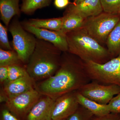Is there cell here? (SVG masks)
<instances>
[{
	"mask_svg": "<svg viewBox=\"0 0 120 120\" xmlns=\"http://www.w3.org/2000/svg\"><path fill=\"white\" fill-rule=\"evenodd\" d=\"M68 52H63L58 70L52 76L36 83V90L41 95L56 100L90 82L83 62Z\"/></svg>",
	"mask_w": 120,
	"mask_h": 120,
	"instance_id": "obj_1",
	"label": "cell"
},
{
	"mask_svg": "<svg viewBox=\"0 0 120 120\" xmlns=\"http://www.w3.org/2000/svg\"><path fill=\"white\" fill-rule=\"evenodd\" d=\"M62 52L52 43L37 38L34 50L26 65L27 73L35 83L56 73Z\"/></svg>",
	"mask_w": 120,
	"mask_h": 120,
	"instance_id": "obj_2",
	"label": "cell"
},
{
	"mask_svg": "<svg viewBox=\"0 0 120 120\" xmlns=\"http://www.w3.org/2000/svg\"><path fill=\"white\" fill-rule=\"evenodd\" d=\"M68 52L83 61L104 64L111 57L107 49L85 32L82 28L66 34Z\"/></svg>",
	"mask_w": 120,
	"mask_h": 120,
	"instance_id": "obj_3",
	"label": "cell"
},
{
	"mask_svg": "<svg viewBox=\"0 0 120 120\" xmlns=\"http://www.w3.org/2000/svg\"><path fill=\"white\" fill-rule=\"evenodd\" d=\"M84 69L90 80L104 85L120 87V55L104 64L93 61H83Z\"/></svg>",
	"mask_w": 120,
	"mask_h": 120,
	"instance_id": "obj_4",
	"label": "cell"
},
{
	"mask_svg": "<svg viewBox=\"0 0 120 120\" xmlns=\"http://www.w3.org/2000/svg\"><path fill=\"white\" fill-rule=\"evenodd\" d=\"M19 18L17 16L13 17L9 25L8 31L12 37V48L26 66L34 50L37 38L24 29Z\"/></svg>",
	"mask_w": 120,
	"mask_h": 120,
	"instance_id": "obj_5",
	"label": "cell"
},
{
	"mask_svg": "<svg viewBox=\"0 0 120 120\" xmlns=\"http://www.w3.org/2000/svg\"><path fill=\"white\" fill-rule=\"evenodd\" d=\"M120 20V15L102 12L84 20L82 28L102 45L106 42L110 33Z\"/></svg>",
	"mask_w": 120,
	"mask_h": 120,
	"instance_id": "obj_6",
	"label": "cell"
},
{
	"mask_svg": "<svg viewBox=\"0 0 120 120\" xmlns=\"http://www.w3.org/2000/svg\"><path fill=\"white\" fill-rule=\"evenodd\" d=\"M84 97L102 105H107L114 96L120 92V87L114 84L104 85L90 82L77 90Z\"/></svg>",
	"mask_w": 120,
	"mask_h": 120,
	"instance_id": "obj_7",
	"label": "cell"
},
{
	"mask_svg": "<svg viewBox=\"0 0 120 120\" xmlns=\"http://www.w3.org/2000/svg\"><path fill=\"white\" fill-rule=\"evenodd\" d=\"M41 96L36 89H33L9 99L5 103V106L19 119L26 118L30 110Z\"/></svg>",
	"mask_w": 120,
	"mask_h": 120,
	"instance_id": "obj_8",
	"label": "cell"
},
{
	"mask_svg": "<svg viewBox=\"0 0 120 120\" xmlns=\"http://www.w3.org/2000/svg\"><path fill=\"white\" fill-rule=\"evenodd\" d=\"M77 91L63 95L55 100L52 110V120H64L76 112L79 107Z\"/></svg>",
	"mask_w": 120,
	"mask_h": 120,
	"instance_id": "obj_9",
	"label": "cell"
},
{
	"mask_svg": "<svg viewBox=\"0 0 120 120\" xmlns=\"http://www.w3.org/2000/svg\"><path fill=\"white\" fill-rule=\"evenodd\" d=\"M23 28L37 38L52 43L62 52L68 51L66 35L60 31H55L29 26L24 21L21 22Z\"/></svg>",
	"mask_w": 120,
	"mask_h": 120,
	"instance_id": "obj_10",
	"label": "cell"
},
{
	"mask_svg": "<svg viewBox=\"0 0 120 120\" xmlns=\"http://www.w3.org/2000/svg\"><path fill=\"white\" fill-rule=\"evenodd\" d=\"M65 12L74 13L84 19L103 12L100 0H84L77 4L70 3Z\"/></svg>",
	"mask_w": 120,
	"mask_h": 120,
	"instance_id": "obj_11",
	"label": "cell"
},
{
	"mask_svg": "<svg viewBox=\"0 0 120 120\" xmlns=\"http://www.w3.org/2000/svg\"><path fill=\"white\" fill-rule=\"evenodd\" d=\"M35 83L27 74L18 79L8 82L1 86L8 98H11L35 89Z\"/></svg>",
	"mask_w": 120,
	"mask_h": 120,
	"instance_id": "obj_12",
	"label": "cell"
},
{
	"mask_svg": "<svg viewBox=\"0 0 120 120\" xmlns=\"http://www.w3.org/2000/svg\"><path fill=\"white\" fill-rule=\"evenodd\" d=\"M55 100L41 95L30 110L27 120H52V110Z\"/></svg>",
	"mask_w": 120,
	"mask_h": 120,
	"instance_id": "obj_13",
	"label": "cell"
},
{
	"mask_svg": "<svg viewBox=\"0 0 120 120\" xmlns=\"http://www.w3.org/2000/svg\"><path fill=\"white\" fill-rule=\"evenodd\" d=\"M19 0H0V19L8 28L13 17H20L21 12L19 7Z\"/></svg>",
	"mask_w": 120,
	"mask_h": 120,
	"instance_id": "obj_14",
	"label": "cell"
},
{
	"mask_svg": "<svg viewBox=\"0 0 120 120\" xmlns=\"http://www.w3.org/2000/svg\"><path fill=\"white\" fill-rule=\"evenodd\" d=\"M77 101L80 105L98 117L104 116L110 113L108 105H102L84 97L77 91Z\"/></svg>",
	"mask_w": 120,
	"mask_h": 120,
	"instance_id": "obj_15",
	"label": "cell"
},
{
	"mask_svg": "<svg viewBox=\"0 0 120 120\" xmlns=\"http://www.w3.org/2000/svg\"><path fill=\"white\" fill-rule=\"evenodd\" d=\"M24 22L29 26L37 28L60 31L62 27V17L48 19H31Z\"/></svg>",
	"mask_w": 120,
	"mask_h": 120,
	"instance_id": "obj_16",
	"label": "cell"
},
{
	"mask_svg": "<svg viewBox=\"0 0 120 120\" xmlns=\"http://www.w3.org/2000/svg\"><path fill=\"white\" fill-rule=\"evenodd\" d=\"M62 17V27L60 31L65 35L68 32L81 28L85 19L76 14L65 12Z\"/></svg>",
	"mask_w": 120,
	"mask_h": 120,
	"instance_id": "obj_17",
	"label": "cell"
},
{
	"mask_svg": "<svg viewBox=\"0 0 120 120\" xmlns=\"http://www.w3.org/2000/svg\"><path fill=\"white\" fill-rule=\"evenodd\" d=\"M106 44L111 57L120 55V20L110 33Z\"/></svg>",
	"mask_w": 120,
	"mask_h": 120,
	"instance_id": "obj_18",
	"label": "cell"
},
{
	"mask_svg": "<svg viewBox=\"0 0 120 120\" xmlns=\"http://www.w3.org/2000/svg\"><path fill=\"white\" fill-rule=\"evenodd\" d=\"M52 0H22L21 12L28 15H33L38 9L49 6Z\"/></svg>",
	"mask_w": 120,
	"mask_h": 120,
	"instance_id": "obj_19",
	"label": "cell"
},
{
	"mask_svg": "<svg viewBox=\"0 0 120 120\" xmlns=\"http://www.w3.org/2000/svg\"><path fill=\"white\" fill-rule=\"evenodd\" d=\"M19 64H24L15 50H5L0 48V67Z\"/></svg>",
	"mask_w": 120,
	"mask_h": 120,
	"instance_id": "obj_20",
	"label": "cell"
},
{
	"mask_svg": "<svg viewBox=\"0 0 120 120\" xmlns=\"http://www.w3.org/2000/svg\"><path fill=\"white\" fill-rule=\"evenodd\" d=\"M8 68V76L7 82L18 79L28 74L26 66L24 64L14 65L9 66Z\"/></svg>",
	"mask_w": 120,
	"mask_h": 120,
	"instance_id": "obj_21",
	"label": "cell"
},
{
	"mask_svg": "<svg viewBox=\"0 0 120 120\" xmlns=\"http://www.w3.org/2000/svg\"><path fill=\"white\" fill-rule=\"evenodd\" d=\"M103 12L120 15V0H100Z\"/></svg>",
	"mask_w": 120,
	"mask_h": 120,
	"instance_id": "obj_22",
	"label": "cell"
},
{
	"mask_svg": "<svg viewBox=\"0 0 120 120\" xmlns=\"http://www.w3.org/2000/svg\"><path fill=\"white\" fill-rule=\"evenodd\" d=\"M8 28L0 22V48L5 50H12L13 49L9 41Z\"/></svg>",
	"mask_w": 120,
	"mask_h": 120,
	"instance_id": "obj_23",
	"label": "cell"
},
{
	"mask_svg": "<svg viewBox=\"0 0 120 120\" xmlns=\"http://www.w3.org/2000/svg\"><path fill=\"white\" fill-rule=\"evenodd\" d=\"M110 113L115 114L120 113V92L114 97L108 103Z\"/></svg>",
	"mask_w": 120,
	"mask_h": 120,
	"instance_id": "obj_24",
	"label": "cell"
},
{
	"mask_svg": "<svg viewBox=\"0 0 120 120\" xmlns=\"http://www.w3.org/2000/svg\"><path fill=\"white\" fill-rule=\"evenodd\" d=\"M0 120H20L12 114L5 107H2L1 109Z\"/></svg>",
	"mask_w": 120,
	"mask_h": 120,
	"instance_id": "obj_25",
	"label": "cell"
},
{
	"mask_svg": "<svg viewBox=\"0 0 120 120\" xmlns=\"http://www.w3.org/2000/svg\"><path fill=\"white\" fill-rule=\"evenodd\" d=\"M8 67H0V83L1 86L7 83L8 76Z\"/></svg>",
	"mask_w": 120,
	"mask_h": 120,
	"instance_id": "obj_26",
	"label": "cell"
},
{
	"mask_svg": "<svg viewBox=\"0 0 120 120\" xmlns=\"http://www.w3.org/2000/svg\"><path fill=\"white\" fill-rule=\"evenodd\" d=\"M70 3L69 0H54V1L55 7L60 9L67 8Z\"/></svg>",
	"mask_w": 120,
	"mask_h": 120,
	"instance_id": "obj_27",
	"label": "cell"
},
{
	"mask_svg": "<svg viewBox=\"0 0 120 120\" xmlns=\"http://www.w3.org/2000/svg\"><path fill=\"white\" fill-rule=\"evenodd\" d=\"M118 114L112 113L104 116L98 117V118L95 120H120V116Z\"/></svg>",
	"mask_w": 120,
	"mask_h": 120,
	"instance_id": "obj_28",
	"label": "cell"
},
{
	"mask_svg": "<svg viewBox=\"0 0 120 120\" xmlns=\"http://www.w3.org/2000/svg\"><path fill=\"white\" fill-rule=\"evenodd\" d=\"M78 110L77 109L76 112L67 118V120H83L82 115Z\"/></svg>",
	"mask_w": 120,
	"mask_h": 120,
	"instance_id": "obj_29",
	"label": "cell"
},
{
	"mask_svg": "<svg viewBox=\"0 0 120 120\" xmlns=\"http://www.w3.org/2000/svg\"><path fill=\"white\" fill-rule=\"evenodd\" d=\"M8 99V98L7 95L4 92L2 88L1 87L0 91V102L1 103L4 102L5 103Z\"/></svg>",
	"mask_w": 120,
	"mask_h": 120,
	"instance_id": "obj_30",
	"label": "cell"
},
{
	"mask_svg": "<svg viewBox=\"0 0 120 120\" xmlns=\"http://www.w3.org/2000/svg\"><path fill=\"white\" fill-rule=\"evenodd\" d=\"M83 0H73V1L72 3L74 4H77Z\"/></svg>",
	"mask_w": 120,
	"mask_h": 120,
	"instance_id": "obj_31",
	"label": "cell"
},
{
	"mask_svg": "<svg viewBox=\"0 0 120 120\" xmlns=\"http://www.w3.org/2000/svg\"></svg>",
	"mask_w": 120,
	"mask_h": 120,
	"instance_id": "obj_32",
	"label": "cell"
},
{
	"mask_svg": "<svg viewBox=\"0 0 120 120\" xmlns=\"http://www.w3.org/2000/svg\"></svg>",
	"mask_w": 120,
	"mask_h": 120,
	"instance_id": "obj_33",
	"label": "cell"
}]
</instances>
